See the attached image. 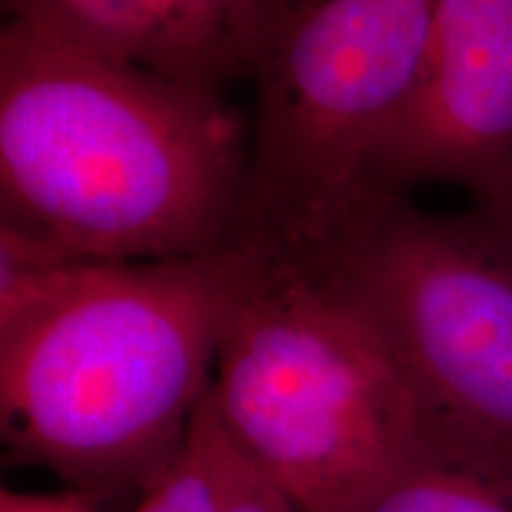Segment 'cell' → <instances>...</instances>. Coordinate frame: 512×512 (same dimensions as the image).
<instances>
[{
	"label": "cell",
	"instance_id": "3957f363",
	"mask_svg": "<svg viewBox=\"0 0 512 512\" xmlns=\"http://www.w3.org/2000/svg\"><path fill=\"white\" fill-rule=\"evenodd\" d=\"M304 271L380 339L420 437L512 479L510 216L437 214L380 195Z\"/></svg>",
	"mask_w": 512,
	"mask_h": 512
},
{
	"label": "cell",
	"instance_id": "5b68a950",
	"mask_svg": "<svg viewBox=\"0 0 512 512\" xmlns=\"http://www.w3.org/2000/svg\"><path fill=\"white\" fill-rule=\"evenodd\" d=\"M437 0H318L254 79L235 247L313 266L375 202L377 147L418 86Z\"/></svg>",
	"mask_w": 512,
	"mask_h": 512
},
{
	"label": "cell",
	"instance_id": "8992f818",
	"mask_svg": "<svg viewBox=\"0 0 512 512\" xmlns=\"http://www.w3.org/2000/svg\"><path fill=\"white\" fill-rule=\"evenodd\" d=\"M453 185L512 219V0H437L418 86L377 147L375 195Z\"/></svg>",
	"mask_w": 512,
	"mask_h": 512
},
{
	"label": "cell",
	"instance_id": "8fae6325",
	"mask_svg": "<svg viewBox=\"0 0 512 512\" xmlns=\"http://www.w3.org/2000/svg\"><path fill=\"white\" fill-rule=\"evenodd\" d=\"M0 512H100L95 508L93 496L81 491L64 494H17L3 489L0 494Z\"/></svg>",
	"mask_w": 512,
	"mask_h": 512
},
{
	"label": "cell",
	"instance_id": "6da1fadb",
	"mask_svg": "<svg viewBox=\"0 0 512 512\" xmlns=\"http://www.w3.org/2000/svg\"><path fill=\"white\" fill-rule=\"evenodd\" d=\"M247 147L223 93L0 31V226L95 261L238 249Z\"/></svg>",
	"mask_w": 512,
	"mask_h": 512
},
{
	"label": "cell",
	"instance_id": "277c9868",
	"mask_svg": "<svg viewBox=\"0 0 512 512\" xmlns=\"http://www.w3.org/2000/svg\"><path fill=\"white\" fill-rule=\"evenodd\" d=\"M228 437L302 512H342L418 444L382 342L332 287L264 261L207 389Z\"/></svg>",
	"mask_w": 512,
	"mask_h": 512
},
{
	"label": "cell",
	"instance_id": "9c48e42d",
	"mask_svg": "<svg viewBox=\"0 0 512 512\" xmlns=\"http://www.w3.org/2000/svg\"><path fill=\"white\" fill-rule=\"evenodd\" d=\"M216 477V512H302L240 451L211 411L207 394L195 413Z\"/></svg>",
	"mask_w": 512,
	"mask_h": 512
},
{
	"label": "cell",
	"instance_id": "7a4b0ae2",
	"mask_svg": "<svg viewBox=\"0 0 512 512\" xmlns=\"http://www.w3.org/2000/svg\"><path fill=\"white\" fill-rule=\"evenodd\" d=\"M264 261L245 249L93 261L60 299L0 328L8 458L88 496L145 491L181 453Z\"/></svg>",
	"mask_w": 512,
	"mask_h": 512
},
{
	"label": "cell",
	"instance_id": "52a82bcc",
	"mask_svg": "<svg viewBox=\"0 0 512 512\" xmlns=\"http://www.w3.org/2000/svg\"><path fill=\"white\" fill-rule=\"evenodd\" d=\"M318 0H3L10 19L164 79L254 81Z\"/></svg>",
	"mask_w": 512,
	"mask_h": 512
},
{
	"label": "cell",
	"instance_id": "30bf717a",
	"mask_svg": "<svg viewBox=\"0 0 512 512\" xmlns=\"http://www.w3.org/2000/svg\"><path fill=\"white\" fill-rule=\"evenodd\" d=\"M136 512H216V477L195 418L174 463L143 491Z\"/></svg>",
	"mask_w": 512,
	"mask_h": 512
},
{
	"label": "cell",
	"instance_id": "ba28073f",
	"mask_svg": "<svg viewBox=\"0 0 512 512\" xmlns=\"http://www.w3.org/2000/svg\"><path fill=\"white\" fill-rule=\"evenodd\" d=\"M342 512H512V479L420 437Z\"/></svg>",
	"mask_w": 512,
	"mask_h": 512
}]
</instances>
